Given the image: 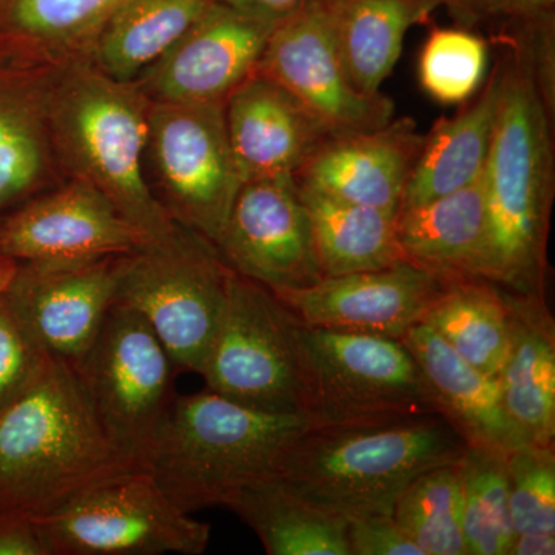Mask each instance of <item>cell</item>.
Instances as JSON below:
<instances>
[{
    "label": "cell",
    "instance_id": "17",
    "mask_svg": "<svg viewBox=\"0 0 555 555\" xmlns=\"http://www.w3.org/2000/svg\"><path fill=\"white\" fill-rule=\"evenodd\" d=\"M444 284L403 261L389 268L321 278L306 288L272 291L309 327L403 339Z\"/></svg>",
    "mask_w": 555,
    "mask_h": 555
},
{
    "label": "cell",
    "instance_id": "2",
    "mask_svg": "<svg viewBox=\"0 0 555 555\" xmlns=\"http://www.w3.org/2000/svg\"><path fill=\"white\" fill-rule=\"evenodd\" d=\"M138 467L109 438L79 372L64 361L53 360L0 409V513L33 520Z\"/></svg>",
    "mask_w": 555,
    "mask_h": 555
},
{
    "label": "cell",
    "instance_id": "33",
    "mask_svg": "<svg viewBox=\"0 0 555 555\" xmlns=\"http://www.w3.org/2000/svg\"><path fill=\"white\" fill-rule=\"evenodd\" d=\"M488 68L483 39L463 28H436L418 61L423 90L440 104H465L480 89Z\"/></svg>",
    "mask_w": 555,
    "mask_h": 555
},
{
    "label": "cell",
    "instance_id": "31",
    "mask_svg": "<svg viewBox=\"0 0 555 555\" xmlns=\"http://www.w3.org/2000/svg\"><path fill=\"white\" fill-rule=\"evenodd\" d=\"M506 456L466 447L456 463L462 488L466 555H507L514 532L507 499Z\"/></svg>",
    "mask_w": 555,
    "mask_h": 555
},
{
    "label": "cell",
    "instance_id": "35",
    "mask_svg": "<svg viewBox=\"0 0 555 555\" xmlns=\"http://www.w3.org/2000/svg\"><path fill=\"white\" fill-rule=\"evenodd\" d=\"M47 350L0 294V409L35 385L53 363Z\"/></svg>",
    "mask_w": 555,
    "mask_h": 555
},
{
    "label": "cell",
    "instance_id": "1",
    "mask_svg": "<svg viewBox=\"0 0 555 555\" xmlns=\"http://www.w3.org/2000/svg\"><path fill=\"white\" fill-rule=\"evenodd\" d=\"M502 67V93L485 169L483 281L546 299L547 236L555 192L553 116L521 46Z\"/></svg>",
    "mask_w": 555,
    "mask_h": 555
},
{
    "label": "cell",
    "instance_id": "37",
    "mask_svg": "<svg viewBox=\"0 0 555 555\" xmlns=\"http://www.w3.org/2000/svg\"><path fill=\"white\" fill-rule=\"evenodd\" d=\"M0 555H49L30 518L0 513Z\"/></svg>",
    "mask_w": 555,
    "mask_h": 555
},
{
    "label": "cell",
    "instance_id": "9",
    "mask_svg": "<svg viewBox=\"0 0 555 555\" xmlns=\"http://www.w3.org/2000/svg\"><path fill=\"white\" fill-rule=\"evenodd\" d=\"M31 521L49 555H199L210 542V525L175 505L142 467Z\"/></svg>",
    "mask_w": 555,
    "mask_h": 555
},
{
    "label": "cell",
    "instance_id": "11",
    "mask_svg": "<svg viewBox=\"0 0 555 555\" xmlns=\"http://www.w3.org/2000/svg\"><path fill=\"white\" fill-rule=\"evenodd\" d=\"M76 371L109 438L142 467L178 396V371L158 335L137 310L113 305Z\"/></svg>",
    "mask_w": 555,
    "mask_h": 555
},
{
    "label": "cell",
    "instance_id": "10",
    "mask_svg": "<svg viewBox=\"0 0 555 555\" xmlns=\"http://www.w3.org/2000/svg\"><path fill=\"white\" fill-rule=\"evenodd\" d=\"M145 175L178 225L217 244L244 184L224 104L152 102Z\"/></svg>",
    "mask_w": 555,
    "mask_h": 555
},
{
    "label": "cell",
    "instance_id": "30",
    "mask_svg": "<svg viewBox=\"0 0 555 555\" xmlns=\"http://www.w3.org/2000/svg\"><path fill=\"white\" fill-rule=\"evenodd\" d=\"M422 323L470 366L499 378L511 345L509 312L502 288L481 280L449 284Z\"/></svg>",
    "mask_w": 555,
    "mask_h": 555
},
{
    "label": "cell",
    "instance_id": "41",
    "mask_svg": "<svg viewBox=\"0 0 555 555\" xmlns=\"http://www.w3.org/2000/svg\"><path fill=\"white\" fill-rule=\"evenodd\" d=\"M440 5L448 7V10L462 22L477 21L478 16H481L480 3L478 0H438Z\"/></svg>",
    "mask_w": 555,
    "mask_h": 555
},
{
    "label": "cell",
    "instance_id": "20",
    "mask_svg": "<svg viewBox=\"0 0 555 555\" xmlns=\"http://www.w3.org/2000/svg\"><path fill=\"white\" fill-rule=\"evenodd\" d=\"M401 341L425 372L438 414L466 447L509 455L532 444L507 412L499 379L466 363L426 324H415Z\"/></svg>",
    "mask_w": 555,
    "mask_h": 555
},
{
    "label": "cell",
    "instance_id": "34",
    "mask_svg": "<svg viewBox=\"0 0 555 555\" xmlns=\"http://www.w3.org/2000/svg\"><path fill=\"white\" fill-rule=\"evenodd\" d=\"M506 474L514 532L555 534L554 447L518 449L506 456Z\"/></svg>",
    "mask_w": 555,
    "mask_h": 555
},
{
    "label": "cell",
    "instance_id": "12",
    "mask_svg": "<svg viewBox=\"0 0 555 555\" xmlns=\"http://www.w3.org/2000/svg\"><path fill=\"white\" fill-rule=\"evenodd\" d=\"M255 72L294 94L332 137L393 119L389 98L360 93L347 78L324 0H306L280 17Z\"/></svg>",
    "mask_w": 555,
    "mask_h": 555
},
{
    "label": "cell",
    "instance_id": "21",
    "mask_svg": "<svg viewBox=\"0 0 555 555\" xmlns=\"http://www.w3.org/2000/svg\"><path fill=\"white\" fill-rule=\"evenodd\" d=\"M60 69L0 65V218L65 181L49 127L51 87Z\"/></svg>",
    "mask_w": 555,
    "mask_h": 555
},
{
    "label": "cell",
    "instance_id": "4",
    "mask_svg": "<svg viewBox=\"0 0 555 555\" xmlns=\"http://www.w3.org/2000/svg\"><path fill=\"white\" fill-rule=\"evenodd\" d=\"M152 101L137 82L104 75L91 62L61 68L51 87V147L64 179L100 190L150 243L181 229L150 189L145 147Z\"/></svg>",
    "mask_w": 555,
    "mask_h": 555
},
{
    "label": "cell",
    "instance_id": "14",
    "mask_svg": "<svg viewBox=\"0 0 555 555\" xmlns=\"http://www.w3.org/2000/svg\"><path fill=\"white\" fill-rule=\"evenodd\" d=\"M215 246L228 268L270 291L306 288L323 278L294 177L244 182Z\"/></svg>",
    "mask_w": 555,
    "mask_h": 555
},
{
    "label": "cell",
    "instance_id": "22",
    "mask_svg": "<svg viewBox=\"0 0 555 555\" xmlns=\"http://www.w3.org/2000/svg\"><path fill=\"white\" fill-rule=\"evenodd\" d=\"M397 233L408 261L433 273L444 286L483 281L485 173L456 192L398 211Z\"/></svg>",
    "mask_w": 555,
    "mask_h": 555
},
{
    "label": "cell",
    "instance_id": "42",
    "mask_svg": "<svg viewBox=\"0 0 555 555\" xmlns=\"http://www.w3.org/2000/svg\"><path fill=\"white\" fill-rule=\"evenodd\" d=\"M17 266H20V262L0 255V294L9 288L11 281L16 275Z\"/></svg>",
    "mask_w": 555,
    "mask_h": 555
},
{
    "label": "cell",
    "instance_id": "40",
    "mask_svg": "<svg viewBox=\"0 0 555 555\" xmlns=\"http://www.w3.org/2000/svg\"><path fill=\"white\" fill-rule=\"evenodd\" d=\"M217 2L229 3L238 9L258 11V13L283 16L288 11L297 9L306 0H217Z\"/></svg>",
    "mask_w": 555,
    "mask_h": 555
},
{
    "label": "cell",
    "instance_id": "19",
    "mask_svg": "<svg viewBox=\"0 0 555 555\" xmlns=\"http://www.w3.org/2000/svg\"><path fill=\"white\" fill-rule=\"evenodd\" d=\"M244 182L294 177L332 134L286 89L254 72L224 104Z\"/></svg>",
    "mask_w": 555,
    "mask_h": 555
},
{
    "label": "cell",
    "instance_id": "3",
    "mask_svg": "<svg viewBox=\"0 0 555 555\" xmlns=\"http://www.w3.org/2000/svg\"><path fill=\"white\" fill-rule=\"evenodd\" d=\"M466 443L440 414L312 426L292 444L276 480L335 516L392 514L398 495L433 467L454 465Z\"/></svg>",
    "mask_w": 555,
    "mask_h": 555
},
{
    "label": "cell",
    "instance_id": "7",
    "mask_svg": "<svg viewBox=\"0 0 555 555\" xmlns=\"http://www.w3.org/2000/svg\"><path fill=\"white\" fill-rule=\"evenodd\" d=\"M305 328L269 287L232 270L224 315L199 375L208 390L243 406L305 415Z\"/></svg>",
    "mask_w": 555,
    "mask_h": 555
},
{
    "label": "cell",
    "instance_id": "18",
    "mask_svg": "<svg viewBox=\"0 0 555 555\" xmlns=\"http://www.w3.org/2000/svg\"><path fill=\"white\" fill-rule=\"evenodd\" d=\"M423 138L409 118L327 138L295 181L328 198L398 214Z\"/></svg>",
    "mask_w": 555,
    "mask_h": 555
},
{
    "label": "cell",
    "instance_id": "5",
    "mask_svg": "<svg viewBox=\"0 0 555 555\" xmlns=\"http://www.w3.org/2000/svg\"><path fill=\"white\" fill-rule=\"evenodd\" d=\"M312 426L308 416L269 414L208 389L177 396L142 469L184 513L224 506L243 486L275 477L288 449Z\"/></svg>",
    "mask_w": 555,
    "mask_h": 555
},
{
    "label": "cell",
    "instance_id": "16",
    "mask_svg": "<svg viewBox=\"0 0 555 555\" xmlns=\"http://www.w3.org/2000/svg\"><path fill=\"white\" fill-rule=\"evenodd\" d=\"M150 240L80 179L25 201L0 218V255L16 262L133 254Z\"/></svg>",
    "mask_w": 555,
    "mask_h": 555
},
{
    "label": "cell",
    "instance_id": "27",
    "mask_svg": "<svg viewBox=\"0 0 555 555\" xmlns=\"http://www.w3.org/2000/svg\"><path fill=\"white\" fill-rule=\"evenodd\" d=\"M224 506L258 535L269 555H350L346 518L313 506L275 477L243 486Z\"/></svg>",
    "mask_w": 555,
    "mask_h": 555
},
{
    "label": "cell",
    "instance_id": "8",
    "mask_svg": "<svg viewBox=\"0 0 555 555\" xmlns=\"http://www.w3.org/2000/svg\"><path fill=\"white\" fill-rule=\"evenodd\" d=\"M302 386L313 426L438 414L425 372L401 339L306 326Z\"/></svg>",
    "mask_w": 555,
    "mask_h": 555
},
{
    "label": "cell",
    "instance_id": "36",
    "mask_svg": "<svg viewBox=\"0 0 555 555\" xmlns=\"http://www.w3.org/2000/svg\"><path fill=\"white\" fill-rule=\"evenodd\" d=\"M350 555H423L392 514H371L347 520Z\"/></svg>",
    "mask_w": 555,
    "mask_h": 555
},
{
    "label": "cell",
    "instance_id": "15",
    "mask_svg": "<svg viewBox=\"0 0 555 555\" xmlns=\"http://www.w3.org/2000/svg\"><path fill=\"white\" fill-rule=\"evenodd\" d=\"M122 257L20 262L5 295L51 358L80 366L115 305Z\"/></svg>",
    "mask_w": 555,
    "mask_h": 555
},
{
    "label": "cell",
    "instance_id": "13",
    "mask_svg": "<svg viewBox=\"0 0 555 555\" xmlns=\"http://www.w3.org/2000/svg\"><path fill=\"white\" fill-rule=\"evenodd\" d=\"M280 17L214 0L134 82L152 102L225 104L257 68Z\"/></svg>",
    "mask_w": 555,
    "mask_h": 555
},
{
    "label": "cell",
    "instance_id": "6",
    "mask_svg": "<svg viewBox=\"0 0 555 555\" xmlns=\"http://www.w3.org/2000/svg\"><path fill=\"white\" fill-rule=\"evenodd\" d=\"M230 273L211 241L181 228L124 255L115 305L147 320L178 372L199 374L224 315Z\"/></svg>",
    "mask_w": 555,
    "mask_h": 555
},
{
    "label": "cell",
    "instance_id": "25",
    "mask_svg": "<svg viewBox=\"0 0 555 555\" xmlns=\"http://www.w3.org/2000/svg\"><path fill=\"white\" fill-rule=\"evenodd\" d=\"M502 67L496 64L476 100L441 118L423 138L400 210L466 188L485 173L499 118Z\"/></svg>",
    "mask_w": 555,
    "mask_h": 555
},
{
    "label": "cell",
    "instance_id": "28",
    "mask_svg": "<svg viewBox=\"0 0 555 555\" xmlns=\"http://www.w3.org/2000/svg\"><path fill=\"white\" fill-rule=\"evenodd\" d=\"M298 188L312 221L321 276L366 272L408 261L398 240V214Z\"/></svg>",
    "mask_w": 555,
    "mask_h": 555
},
{
    "label": "cell",
    "instance_id": "38",
    "mask_svg": "<svg viewBox=\"0 0 555 555\" xmlns=\"http://www.w3.org/2000/svg\"><path fill=\"white\" fill-rule=\"evenodd\" d=\"M481 16L500 14V16L517 17L529 21L550 14L555 0H478Z\"/></svg>",
    "mask_w": 555,
    "mask_h": 555
},
{
    "label": "cell",
    "instance_id": "39",
    "mask_svg": "<svg viewBox=\"0 0 555 555\" xmlns=\"http://www.w3.org/2000/svg\"><path fill=\"white\" fill-rule=\"evenodd\" d=\"M555 534H539V532H524L514 535L507 555H554Z\"/></svg>",
    "mask_w": 555,
    "mask_h": 555
},
{
    "label": "cell",
    "instance_id": "24",
    "mask_svg": "<svg viewBox=\"0 0 555 555\" xmlns=\"http://www.w3.org/2000/svg\"><path fill=\"white\" fill-rule=\"evenodd\" d=\"M503 291V288H502ZM511 345L499 375L511 416L535 447L555 441V323L546 299L503 291Z\"/></svg>",
    "mask_w": 555,
    "mask_h": 555
},
{
    "label": "cell",
    "instance_id": "23",
    "mask_svg": "<svg viewBox=\"0 0 555 555\" xmlns=\"http://www.w3.org/2000/svg\"><path fill=\"white\" fill-rule=\"evenodd\" d=\"M126 0H0V65L65 68L90 61Z\"/></svg>",
    "mask_w": 555,
    "mask_h": 555
},
{
    "label": "cell",
    "instance_id": "29",
    "mask_svg": "<svg viewBox=\"0 0 555 555\" xmlns=\"http://www.w3.org/2000/svg\"><path fill=\"white\" fill-rule=\"evenodd\" d=\"M214 0H126L98 36L90 61L133 82L195 24Z\"/></svg>",
    "mask_w": 555,
    "mask_h": 555
},
{
    "label": "cell",
    "instance_id": "26",
    "mask_svg": "<svg viewBox=\"0 0 555 555\" xmlns=\"http://www.w3.org/2000/svg\"><path fill=\"white\" fill-rule=\"evenodd\" d=\"M335 46L353 89L367 96L382 93L396 68L404 38L425 24L438 0H324Z\"/></svg>",
    "mask_w": 555,
    "mask_h": 555
},
{
    "label": "cell",
    "instance_id": "32",
    "mask_svg": "<svg viewBox=\"0 0 555 555\" xmlns=\"http://www.w3.org/2000/svg\"><path fill=\"white\" fill-rule=\"evenodd\" d=\"M456 463L420 474L393 505V518L423 555H466Z\"/></svg>",
    "mask_w": 555,
    "mask_h": 555
}]
</instances>
